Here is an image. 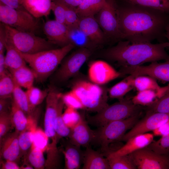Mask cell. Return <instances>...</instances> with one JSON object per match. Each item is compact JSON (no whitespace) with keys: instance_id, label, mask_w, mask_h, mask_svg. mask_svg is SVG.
Listing matches in <instances>:
<instances>
[{"instance_id":"obj_1","label":"cell","mask_w":169,"mask_h":169,"mask_svg":"<svg viewBox=\"0 0 169 169\" xmlns=\"http://www.w3.org/2000/svg\"><path fill=\"white\" fill-rule=\"evenodd\" d=\"M127 3V5L117 7L116 9L123 39L131 42H151L156 39L161 40L165 37L169 14Z\"/></svg>"},{"instance_id":"obj_2","label":"cell","mask_w":169,"mask_h":169,"mask_svg":"<svg viewBox=\"0 0 169 169\" xmlns=\"http://www.w3.org/2000/svg\"><path fill=\"white\" fill-rule=\"evenodd\" d=\"M169 46L168 42L152 44L120 41L116 45L105 50L103 56L120 67L136 66L147 62L169 59V55L165 50Z\"/></svg>"},{"instance_id":"obj_3","label":"cell","mask_w":169,"mask_h":169,"mask_svg":"<svg viewBox=\"0 0 169 169\" xmlns=\"http://www.w3.org/2000/svg\"><path fill=\"white\" fill-rule=\"evenodd\" d=\"M74 47L73 44L70 43L59 48L33 54L23 53L18 50L34 72L36 80L42 82L55 71L67 54Z\"/></svg>"},{"instance_id":"obj_4","label":"cell","mask_w":169,"mask_h":169,"mask_svg":"<svg viewBox=\"0 0 169 169\" xmlns=\"http://www.w3.org/2000/svg\"><path fill=\"white\" fill-rule=\"evenodd\" d=\"M71 90L81 103L83 110L97 113L109 105L106 87L80 79L73 81Z\"/></svg>"},{"instance_id":"obj_5","label":"cell","mask_w":169,"mask_h":169,"mask_svg":"<svg viewBox=\"0 0 169 169\" xmlns=\"http://www.w3.org/2000/svg\"><path fill=\"white\" fill-rule=\"evenodd\" d=\"M142 106L136 105L131 99L124 97L108 105L95 115L87 117V122L98 127L110 122L126 119L141 112Z\"/></svg>"},{"instance_id":"obj_6","label":"cell","mask_w":169,"mask_h":169,"mask_svg":"<svg viewBox=\"0 0 169 169\" xmlns=\"http://www.w3.org/2000/svg\"><path fill=\"white\" fill-rule=\"evenodd\" d=\"M3 24L6 41L22 53L33 54L54 49V44L48 40L36 36L34 33L19 31Z\"/></svg>"},{"instance_id":"obj_7","label":"cell","mask_w":169,"mask_h":169,"mask_svg":"<svg viewBox=\"0 0 169 169\" xmlns=\"http://www.w3.org/2000/svg\"><path fill=\"white\" fill-rule=\"evenodd\" d=\"M141 112L125 119L110 122L99 127L95 131L93 141L99 144L101 151H106L109 145L120 141L127 130L131 129L139 120Z\"/></svg>"},{"instance_id":"obj_8","label":"cell","mask_w":169,"mask_h":169,"mask_svg":"<svg viewBox=\"0 0 169 169\" xmlns=\"http://www.w3.org/2000/svg\"><path fill=\"white\" fill-rule=\"evenodd\" d=\"M38 19L25 10L13 9L0 2L1 23L19 31L35 34L39 27Z\"/></svg>"},{"instance_id":"obj_9","label":"cell","mask_w":169,"mask_h":169,"mask_svg":"<svg viewBox=\"0 0 169 169\" xmlns=\"http://www.w3.org/2000/svg\"><path fill=\"white\" fill-rule=\"evenodd\" d=\"M92 51L86 48H79L64 59L54 74V82L62 83L76 76L82 65L91 55Z\"/></svg>"},{"instance_id":"obj_10","label":"cell","mask_w":169,"mask_h":169,"mask_svg":"<svg viewBox=\"0 0 169 169\" xmlns=\"http://www.w3.org/2000/svg\"><path fill=\"white\" fill-rule=\"evenodd\" d=\"M62 93L55 87L51 86L46 99L44 120V131L49 139L52 140L49 147L57 148V136L54 129V122L60 106L63 101Z\"/></svg>"},{"instance_id":"obj_11","label":"cell","mask_w":169,"mask_h":169,"mask_svg":"<svg viewBox=\"0 0 169 169\" xmlns=\"http://www.w3.org/2000/svg\"><path fill=\"white\" fill-rule=\"evenodd\" d=\"M114 0H106L96 19L105 37L111 40L123 39L120 31Z\"/></svg>"},{"instance_id":"obj_12","label":"cell","mask_w":169,"mask_h":169,"mask_svg":"<svg viewBox=\"0 0 169 169\" xmlns=\"http://www.w3.org/2000/svg\"><path fill=\"white\" fill-rule=\"evenodd\" d=\"M138 169H169V156L146 147L129 154Z\"/></svg>"},{"instance_id":"obj_13","label":"cell","mask_w":169,"mask_h":169,"mask_svg":"<svg viewBox=\"0 0 169 169\" xmlns=\"http://www.w3.org/2000/svg\"><path fill=\"white\" fill-rule=\"evenodd\" d=\"M169 120V113L151 112L146 111L145 117L139 120L126 133L120 141H126L136 135L153 131Z\"/></svg>"},{"instance_id":"obj_14","label":"cell","mask_w":169,"mask_h":169,"mask_svg":"<svg viewBox=\"0 0 169 169\" xmlns=\"http://www.w3.org/2000/svg\"><path fill=\"white\" fill-rule=\"evenodd\" d=\"M88 75L91 82L102 85L121 76L107 62L102 60H96L89 64Z\"/></svg>"},{"instance_id":"obj_15","label":"cell","mask_w":169,"mask_h":169,"mask_svg":"<svg viewBox=\"0 0 169 169\" xmlns=\"http://www.w3.org/2000/svg\"><path fill=\"white\" fill-rule=\"evenodd\" d=\"M43 30L47 40L54 44L63 46L71 43L70 29L65 24L55 20L46 22Z\"/></svg>"},{"instance_id":"obj_16","label":"cell","mask_w":169,"mask_h":169,"mask_svg":"<svg viewBox=\"0 0 169 169\" xmlns=\"http://www.w3.org/2000/svg\"><path fill=\"white\" fill-rule=\"evenodd\" d=\"M95 136V131L90 128L84 115H81L77 123L71 129L69 136L70 143L78 147L86 148L93 141Z\"/></svg>"},{"instance_id":"obj_17","label":"cell","mask_w":169,"mask_h":169,"mask_svg":"<svg viewBox=\"0 0 169 169\" xmlns=\"http://www.w3.org/2000/svg\"><path fill=\"white\" fill-rule=\"evenodd\" d=\"M78 27L96 47L104 42L105 37L94 16L80 18Z\"/></svg>"},{"instance_id":"obj_18","label":"cell","mask_w":169,"mask_h":169,"mask_svg":"<svg viewBox=\"0 0 169 169\" xmlns=\"http://www.w3.org/2000/svg\"><path fill=\"white\" fill-rule=\"evenodd\" d=\"M154 136L153 133H147L132 137L128 139L122 147L115 151L109 153L107 157L129 155L146 147L153 141Z\"/></svg>"},{"instance_id":"obj_19","label":"cell","mask_w":169,"mask_h":169,"mask_svg":"<svg viewBox=\"0 0 169 169\" xmlns=\"http://www.w3.org/2000/svg\"><path fill=\"white\" fill-rule=\"evenodd\" d=\"M19 134L15 131L4 138L0 142V156L5 160L15 162L20 157Z\"/></svg>"},{"instance_id":"obj_20","label":"cell","mask_w":169,"mask_h":169,"mask_svg":"<svg viewBox=\"0 0 169 169\" xmlns=\"http://www.w3.org/2000/svg\"><path fill=\"white\" fill-rule=\"evenodd\" d=\"M169 91V84L157 89L137 92L131 98V100L135 105L148 107L156 103Z\"/></svg>"},{"instance_id":"obj_21","label":"cell","mask_w":169,"mask_h":169,"mask_svg":"<svg viewBox=\"0 0 169 169\" xmlns=\"http://www.w3.org/2000/svg\"><path fill=\"white\" fill-rule=\"evenodd\" d=\"M53 0H19L24 9L37 18L47 17L52 10Z\"/></svg>"},{"instance_id":"obj_22","label":"cell","mask_w":169,"mask_h":169,"mask_svg":"<svg viewBox=\"0 0 169 169\" xmlns=\"http://www.w3.org/2000/svg\"><path fill=\"white\" fill-rule=\"evenodd\" d=\"M141 74L151 76L163 82H169V59L163 63L152 62L147 65L142 66Z\"/></svg>"},{"instance_id":"obj_23","label":"cell","mask_w":169,"mask_h":169,"mask_svg":"<svg viewBox=\"0 0 169 169\" xmlns=\"http://www.w3.org/2000/svg\"><path fill=\"white\" fill-rule=\"evenodd\" d=\"M83 162V169H110L107 158L89 146L84 153Z\"/></svg>"},{"instance_id":"obj_24","label":"cell","mask_w":169,"mask_h":169,"mask_svg":"<svg viewBox=\"0 0 169 169\" xmlns=\"http://www.w3.org/2000/svg\"><path fill=\"white\" fill-rule=\"evenodd\" d=\"M8 71L17 85L27 89L33 86L36 79L35 74L32 69L26 65Z\"/></svg>"},{"instance_id":"obj_25","label":"cell","mask_w":169,"mask_h":169,"mask_svg":"<svg viewBox=\"0 0 169 169\" xmlns=\"http://www.w3.org/2000/svg\"><path fill=\"white\" fill-rule=\"evenodd\" d=\"M10 114L12 126L19 134L27 128L32 116H27L13 101Z\"/></svg>"},{"instance_id":"obj_26","label":"cell","mask_w":169,"mask_h":169,"mask_svg":"<svg viewBox=\"0 0 169 169\" xmlns=\"http://www.w3.org/2000/svg\"><path fill=\"white\" fill-rule=\"evenodd\" d=\"M135 76L129 75L122 80L108 89V96L111 99L120 100L123 98L129 91L134 89Z\"/></svg>"},{"instance_id":"obj_27","label":"cell","mask_w":169,"mask_h":169,"mask_svg":"<svg viewBox=\"0 0 169 169\" xmlns=\"http://www.w3.org/2000/svg\"><path fill=\"white\" fill-rule=\"evenodd\" d=\"M70 143L64 152L65 160V168L67 169L80 168L83 160L84 153L80 147Z\"/></svg>"},{"instance_id":"obj_28","label":"cell","mask_w":169,"mask_h":169,"mask_svg":"<svg viewBox=\"0 0 169 169\" xmlns=\"http://www.w3.org/2000/svg\"><path fill=\"white\" fill-rule=\"evenodd\" d=\"M5 62L8 70H14L26 65V62L19 51L11 43L6 41Z\"/></svg>"},{"instance_id":"obj_29","label":"cell","mask_w":169,"mask_h":169,"mask_svg":"<svg viewBox=\"0 0 169 169\" xmlns=\"http://www.w3.org/2000/svg\"><path fill=\"white\" fill-rule=\"evenodd\" d=\"M106 0H84L75 8L79 18L94 16L100 10Z\"/></svg>"},{"instance_id":"obj_30","label":"cell","mask_w":169,"mask_h":169,"mask_svg":"<svg viewBox=\"0 0 169 169\" xmlns=\"http://www.w3.org/2000/svg\"><path fill=\"white\" fill-rule=\"evenodd\" d=\"M33 116L27 128L19 135L18 142L20 150V156L31 149L32 146L34 132L36 129V122Z\"/></svg>"},{"instance_id":"obj_31","label":"cell","mask_w":169,"mask_h":169,"mask_svg":"<svg viewBox=\"0 0 169 169\" xmlns=\"http://www.w3.org/2000/svg\"><path fill=\"white\" fill-rule=\"evenodd\" d=\"M13 101L28 116H32L34 111H33L30 106L26 91L21 87L16 84L13 91Z\"/></svg>"},{"instance_id":"obj_32","label":"cell","mask_w":169,"mask_h":169,"mask_svg":"<svg viewBox=\"0 0 169 169\" xmlns=\"http://www.w3.org/2000/svg\"><path fill=\"white\" fill-rule=\"evenodd\" d=\"M49 89L42 90L33 86L26 91L30 108L33 111L46 98Z\"/></svg>"},{"instance_id":"obj_33","label":"cell","mask_w":169,"mask_h":169,"mask_svg":"<svg viewBox=\"0 0 169 169\" xmlns=\"http://www.w3.org/2000/svg\"><path fill=\"white\" fill-rule=\"evenodd\" d=\"M127 3L169 14V0H125Z\"/></svg>"},{"instance_id":"obj_34","label":"cell","mask_w":169,"mask_h":169,"mask_svg":"<svg viewBox=\"0 0 169 169\" xmlns=\"http://www.w3.org/2000/svg\"><path fill=\"white\" fill-rule=\"evenodd\" d=\"M106 158L110 169H137L129 155Z\"/></svg>"},{"instance_id":"obj_35","label":"cell","mask_w":169,"mask_h":169,"mask_svg":"<svg viewBox=\"0 0 169 169\" xmlns=\"http://www.w3.org/2000/svg\"><path fill=\"white\" fill-rule=\"evenodd\" d=\"M134 86L137 92L159 88L160 86L156 79L147 75H140L135 76L134 79Z\"/></svg>"},{"instance_id":"obj_36","label":"cell","mask_w":169,"mask_h":169,"mask_svg":"<svg viewBox=\"0 0 169 169\" xmlns=\"http://www.w3.org/2000/svg\"><path fill=\"white\" fill-rule=\"evenodd\" d=\"M69 29L71 42L75 46L86 48L91 50L96 47L81 31L79 27Z\"/></svg>"},{"instance_id":"obj_37","label":"cell","mask_w":169,"mask_h":169,"mask_svg":"<svg viewBox=\"0 0 169 169\" xmlns=\"http://www.w3.org/2000/svg\"><path fill=\"white\" fill-rule=\"evenodd\" d=\"M16 84L10 73L0 77V99L9 98L12 95Z\"/></svg>"},{"instance_id":"obj_38","label":"cell","mask_w":169,"mask_h":169,"mask_svg":"<svg viewBox=\"0 0 169 169\" xmlns=\"http://www.w3.org/2000/svg\"><path fill=\"white\" fill-rule=\"evenodd\" d=\"M64 105L63 101L60 106L54 122L55 130L59 137L69 136L71 132V129L66 125L63 118V110Z\"/></svg>"},{"instance_id":"obj_39","label":"cell","mask_w":169,"mask_h":169,"mask_svg":"<svg viewBox=\"0 0 169 169\" xmlns=\"http://www.w3.org/2000/svg\"><path fill=\"white\" fill-rule=\"evenodd\" d=\"M44 151L32 145L28 156V160L35 169H41L44 167L45 160Z\"/></svg>"},{"instance_id":"obj_40","label":"cell","mask_w":169,"mask_h":169,"mask_svg":"<svg viewBox=\"0 0 169 169\" xmlns=\"http://www.w3.org/2000/svg\"><path fill=\"white\" fill-rule=\"evenodd\" d=\"M146 147L161 155L169 154V133L161 136L158 140L153 141Z\"/></svg>"},{"instance_id":"obj_41","label":"cell","mask_w":169,"mask_h":169,"mask_svg":"<svg viewBox=\"0 0 169 169\" xmlns=\"http://www.w3.org/2000/svg\"><path fill=\"white\" fill-rule=\"evenodd\" d=\"M147 111L151 112L169 113V91L156 103L147 107Z\"/></svg>"},{"instance_id":"obj_42","label":"cell","mask_w":169,"mask_h":169,"mask_svg":"<svg viewBox=\"0 0 169 169\" xmlns=\"http://www.w3.org/2000/svg\"><path fill=\"white\" fill-rule=\"evenodd\" d=\"M75 8L66 4L65 24L70 29L77 28L79 26L80 18Z\"/></svg>"},{"instance_id":"obj_43","label":"cell","mask_w":169,"mask_h":169,"mask_svg":"<svg viewBox=\"0 0 169 169\" xmlns=\"http://www.w3.org/2000/svg\"><path fill=\"white\" fill-rule=\"evenodd\" d=\"M66 4L59 0H53L52 11L55 18V20L65 24Z\"/></svg>"},{"instance_id":"obj_44","label":"cell","mask_w":169,"mask_h":169,"mask_svg":"<svg viewBox=\"0 0 169 169\" xmlns=\"http://www.w3.org/2000/svg\"><path fill=\"white\" fill-rule=\"evenodd\" d=\"M76 109L67 107L63 113V118L66 125L71 129L77 123L80 116Z\"/></svg>"},{"instance_id":"obj_45","label":"cell","mask_w":169,"mask_h":169,"mask_svg":"<svg viewBox=\"0 0 169 169\" xmlns=\"http://www.w3.org/2000/svg\"><path fill=\"white\" fill-rule=\"evenodd\" d=\"M49 140L44 131L36 128L33 133V145L44 151L48 146Z\"/></svg>"},{"instance_id":"obj_46","label":"cell","mask_w":169,"mask_h":169,"mask_svg":"<svg viewBox=\"0 0 169 169\" xmlns=\"http://www.w3.org/2000/svg\"><path fill=\"white\" fill-rule=\"evenodd\" d=\"M62 98L67 107L76 110L82 109V106L74 92L71 90L64 94H62Z\"/></svg>"},{"instance_id":"obj_47","label":"cell","mask_w":169,"mask_h":169,"mask_svg":"<svg viewBox=\"0 0 169 169\" xmlns=\"http://www.w3.org/2000/svg\"><path fill=\"white\" fill-rule=\"evenodd\" d=\"M10 113V112L0 113V142L12 126Z\"/></svg>"},{"instance_id":"obj_48","label":"cell","mask_w":169,"mask_h":169,"mask_svg":"<svg viewBox=\"0 0 169 169\" xmlns=\"http://www.w3.org/2000/svg\"><path fill=\"white\" fill-rule=\"evenodd\" d=\"M155 136H161L169 133V120L152 131Z\"/></svg>"},{"instance_id":"obj_49","label":"cell","mask_w":169,"mask_h":169,"mask_svg":"<svg viewBox=\"0 0 169 169\" xmlns=\"http://www.w3.org/2000/svg\"><path fill=\"white\" fill-rule=\"evenodd\" d=\"M0 2L13 9L25 10L20 3L19 0H0Z\"/></svg>"},{"instance_id":"obj_50","label":"cell","mask_w":169,"mask_h":169,"mask_svg":"<svg viewBox=\"0 0 169 169\" xmlns=\"http://www.w3.org/2000/svg\"><path fill=\"white\" fill-rule=\"evenodd\" d=\"M6 42V35L3 24H0V53H4Z\"/></svg>"},{"instance_id":"obj_51","label":"cell","mask_w":169,"mask_h":169,"mask_svg":"<svg viewBox=\"0 0 169 169\" xmlns=\"http://www.w3.org/2000/svg\"><path fill=\"white\" fill-rule=\"evenodd\" d=\"M10 98L0 99V113L10 112L11 106H10V102L9 101Z\"/></svg>"},{"instance_id":"obj_52","label":"cell","mask_w":169,"mask_h":169,"mask_svg":"<svg viewBox=\"0 0 169 169\" xmlns=\"http://www.w3.org/2000/svg\"><path fill=\"white\" fill-rule=\"evenodd\" d=\"M1 169H19V167L15 161L5 160L1 162Z\"/></svg>"},{"instance_id":"obj_53","label":"cell","mask_w":169,"mask_h":169,"mask_svg":"<svg viewBox=\"0 0 169 169\" xmlns=\"http://www.w3.org/2000/svg\"><path fill=\"white\" fill-rule=\"evenodd\" d=\"M5 62V55L4 53H0V77L8 72Z\"/></svg>"},{"instance_id":"obj_54","label":"cell","mask_w":169,"mask_h":169,"mask_svg":"<svg viewBox=\"0 0 169 169\" xmlns=\"http://www.w3.org/2000/svg\"><path fill=\"white\" fill-rule=\"evenodd\" d=\"M66 5L76 8L84 0H59Z\"/></svg>"},{"instance_id":"obj_55","label":"cell","mask_w":169,"mask_h":169,"mask_svg":"<svg viewBox=\"0 0 169 169\" xmlns=\"http://www.w3.org/2000/svg\"><path fill=\"white\" fill-rule=\"evenodd\" d=\"M165 37L167 38L169 44V23L167 25L165 30ZM169 48V46L168 47Z\"/></svg>"},{"instance_id":"obj_56","label":"cell","mask_w":169,"mask_h":169,"mask_svg":"<svg viewBox=\"0 0 169 169\" xmlns=\"http://www.w3.org/2000/svg\"><path fill=\"white\" fill-rule=\"evenodd\" d=\"M21 169H33V167L32 166H30V165H26L25 166H22L21 167Z\"/></svg>"}]
</instances>
